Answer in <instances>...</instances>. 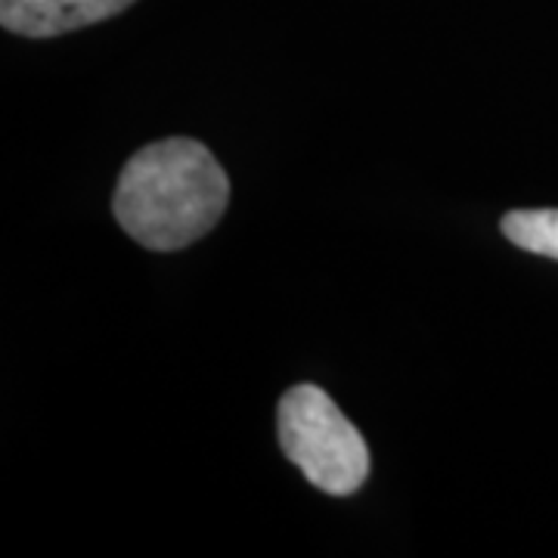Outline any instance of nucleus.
I'll return each mask as SVG.
<instances>
[{
	"mask_svg": "<svg viewBox=\"0 0 558 558\" xmlns=\"http://www.w3.org/2000/svg\"><path fill=\"white\" fill-rule=\"evenodd\" d=\"M230 180L199 140L171 137L137 149L121 168L112 211L149 252H180L218 227Z\"/></svg>",
	"mask_w": 558,
	"mask_h": 558,
	"instance_id": "f257e3e1",
	"label": "nucleus"
},
{
	"mask_svg": "<svg viewBox=\"0 0 558 558\" xmlns=\"http://www.w3.org/2000/svg\"><path fill=\"white\" fill-rule=\"evenodd\" d=\"M277 432L286 459L323 494L351 497L369 478L366 440L317 385H295L279 398Z\"/></svg>",
	"mask_w": 558,
	"mask_h": 558,
	"instance_id": "f03ea898",
	"label": "nucleus"
},
{
	"mask_svg": "<svg viewBox=\"0 0 558 558\" xmlns=\"http://www.w3.org/2000/svg\"><path fill=\"white\" fill-rule=\"evenodd\" d=\"M137 0H0V22L25 38H57L119 16Z\"/></svg>",
	"mask_w": 558,
	"mask_h": 558,
	"instance_id": "7ed1b4c3",
	"label": "nucleus"
},
{
	"mask_svg": "<svg viewBox=\"0 0 558 558\" xmlns=\"http://www.w3.org/2000/svg\"><path fill=\"white\" fill-rule=\"evenodd\" d=\"M502 236L531 255L558 260V208H524L502 218Z\"/></svg>",
	"mask_w": 558,
	"mask_h": 558,
	"instance_id": "20e7f679",
	"label": "nucleus"
}]
</instances>
